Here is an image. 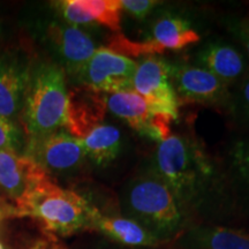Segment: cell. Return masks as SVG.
<instances>
[{
    "mask_svg": "<svg viewBox=\"0 0 249 249\" xmlns=\"http://www.w3.org/2000/svg\"><path fill=\"white\" fill-rule=\"evenodd\" d=\"M180 249H249V231L218 225H196L176 241Z\"/></svg>",
    "mask_w": 249,
    "mask_h": 249,
    "instance_id": "cell-17",
    "label": "cell"
},
{
    "mask_svg": "<svg viewBox=\"0 0 249 249\" xmlns=\"http://www.w3.org/2000/svg\"><path fill=\"white\" fill-rule=\"evenodd\" d=\"M138 62L107 48L96 50L75 77L79 86L92 91L116 93L132 91Z\"/></svg>",
    "mask_w": 249,
    "mask_h": 249,
    "instance_id": "cell-6",
    "label": "cell"
},
{
    "mask_svg": "<svg viewBox=\"0 0 249 249\" xmlns=\"http://www.w3.org/2000/svg\"><path fill=\"white\" fill-rule=\"evenodd\" d=\"M196 64L232 88L249 71V61L239 45L213 40L196 52Z\"/></svg>",
    "mask_w": 249,
    "mask_h": 249,
    "instance_id": "cell-14",
    "label": "cell"
},
{
    "mask_svg": "<svg viewBox=\"0 0 249 249\" xmlns=\"http://www.w3.org/2000/svg\"><path fill=\"white\" fill-rule=\"evenodd\" d=\"M107 111L126 123L140 135L161 142L171 134L172 119L152 111L138 92L124 91L104 95Z\"/></svg>",
    "mask_w": 249,
    "mask_h": 249,
    "instance_id": "cell-10",
    "label": "cell"
},
{
    "mask_svg": "<svg viewBox=\"0 0 249 249\" xmlns=\"http://www.w3.org/2000/svg\"><path fill=\"white\" fill-rule=\"evenodd\" d=\"M97 211L83 196L61 188L51 180L40 187L15 216L33 217L50 234L68 236L93 230Z\"/></svg>",
    "mask_w": 249,
    "mask_h": 249,
    "instance_id": "cell-4",
    "label": "cell"
},
{
    "mask_svg": "<svg viewBox=\"0 0 249 249\" xmlns=\"http://www.w3.org/2000/svg\"><path fill=\"white\" fill-rule=\"evenodd\" d=\"M93 230L127 247H152L161 244L135 220L124 216H107L99 210L93 220Z\"/></svg>",
    "mask_w": 249,
    "mask_h": 249,
    "instance_id": "cell-19",
    "label": "cell"
},
{
    "mask_svg": "<svg viewBox=\"0 0 249 249\" xmlns=\"http://www.w3.org/2000/svg\"><path fill=\"white\" fill-rule=\"evenodd\" d=\"M2 217V213H1V211H0V218H1Z\"/></svg>",
    "mask_w": 249,
    "mask_h": 249,
    "instance_id": "cell-28",
    "label": "cell"
},
{
    "mask_svg": "<svg viewBox=\"0 0 249 249\" xmlns=\"http://www.w3.org/2000/svg\"><path fill=\"white\" fill-rule=\"evenodd\" d=\"M105 113L104 93L82 86L68 90L66 130L71 135L82 139L93 127L103 123Z\"/></svg>",
    "mask_w": 249,
    "mask_h": 249,
    "instance_id": "cell-16",
    "label": "cell"
},
{
    "mask_svg": "<svg viewBox=\"0 0 249 249\" xmlns=\"http://www.w3.org/2000/svg\"><path fill=\"white\" fill-rule=\"evenodd\" d=\"M67 107L68 89L64 70L53 61L34 62L21 110L27 138L66 129Z\"/></svg>",
    "mask_w": 249,
    "mask_h": 249,
    "instance_id": "cell-3",
    "label": "cell"
},
{
    "mask_svg": "<svg viewBox=\"0 0 249 249\" xmlns=\"http://www.w3.org/2000/svg\"><path fill=\"white\" fill-rule=\"evenodd\" d=\"M160 5L157 0H120L121 11L135 20H144Z\"/></svg>",
    "mask_w": 249,
    "mask_h": 249,
    "instance_id": "cell-24",
    "label": "cell"
},
{
    "mask_svg": "<svg viewBox=\"0 0 249 249\" xmlns=\"http://www.w3.org/2000/svg\"><path fill=\"white\" fill-rule=\"evenodd\" d=\"M55 7L71 26L99 24L113 33H120V0H62L55 2Z\"/></svg>",
    "mask_w": 249,
    "mask_h": 249,
    "instance_id": "cell-15",
    "label": "cell"
},
{
    "mask_svg": "<svg viewBox=\"0 0 249 249\" xmlns=\"http://www.w3.org/2000/svg\"><path fill=\"white\" fill-rule=\"evenodd\" d=\"M171 62L157 55L143 57L138 62L133 90L148 103L152 111L173 121L178 119L180 103L170 80Z\"/></svg>",
    "mask_w": 249,
    "mask_h": 249,
    "instance_id": "cell-8",
    "label": "cell"
},
{
    "mask_svg": "<svg viewBox=\"0 0 249 249\" xmlns=\"http://www.w3.org/2000/svg\"><path fill=\"white\" fill-rule=\"evenodd\" d=\"M227 112L242 135L249 136V71L231 88V98Z\"/></svg>",
    "mask_w": 249,
    "mask_h": 249,
    "instance_id": "cell-21",
    "label": "cell"
},
{
    "mask_svg": "<svg viewBox=\"0 0 249 249\" xmlns=\"http://www.w3.org/2000/svg\"><path fill=\"white\" fill-rule=\"evenodd\" d=\"M26 147L24 135L15 124L14 120L0 116V150H8L18 154Z\"/></svg>",
    "mask_w": 249,
    "mask_h": 249,
    "instance_id": "cell-22",
    "label": "cell"
},
{
    "mask_svg": "<svg viewBox=\"0 0 249 249\" xmlns=\"http://www.w3.org/2000/svg\"><path fill=\"white\" fill-rule=\"evenodd\" d=\"M0 35H1V21H0Z\"/></svg>",
    "mask_w": 249,
    "mask_h": 249,
    "instance_id": "cell-27",
    "label": "cell"
},
{
    "mask_svg": "<svg viewBox=\"0 0 249 249\" xmlns=\"http://www.w3.org/2000/svg\"><path fill=\"white\" fill-rule=\"evenodd\" d=\"M81 141L87 160L102 167L113 163L123 150V133L111 124H97Z\"/></svg>",
    "mask_w": 249,
    "mask_h": 249,
    "instance_id": "cell-20",
    "label": "cell"
},
{
    "mask_svg": "<svg viewBox=\"0 0 249 249\" xmlns=\"http://www.w3.org/2000/svg\"><path fill=\"white\" fill-rule=\"evenodd\" d=\"M120 205L124 217L135 220L160 242L185 231L187 213L149 166L127 180L120 192Z\"/></svg>",
    "mask_w": 249,
    "mask_h": 249,
    "instance_id": "cell-2",
    "label": "cell"
},
{
    "mask_svg": "<svg viewBox=\"0 0 249 249\" xmlns=\"http://www.w3.org/2000/svg\"><path fill=\"white\" fill-rule=\"evenodd\" d=\"M40 35L53 55V62L74 79L97 50L88 34L67 22L43 23Z\"/></svg>",
    "mask_w": 249,
    "mask_h": 249,
    "instance_id": "cell-7",
    "label": "cell"
},
{
    "mask_svg": "<svg viewBox=\"0 0 249 249\" xmlns=\"http://www.w3.org/2000/svg\"><path fill=\"white\" fill-rule=\"evenodd\" d=\"M51 180L53 179L27 156L0 150V187L15 202L13 214Z\"/></svg>",
    "mask_w": 249,
    "mask_h": 249,
    "instance_id": "cell-11",
    "label": "cell"
},
{
    "mask_svg": "<svg viewBox=\"0 0 249 249\" xmlns=\"http://www.w3.org/2000/svg\"><path fill=\"white\" fill-rule=\"evenodd\" d=\"M23 155L35 161L50 177L51 174L75 173L87 160L81 139L65 130L39 138H27Z\"/></svg>",
    "mask_w": 249,
    "mask_h": 249,
    "instance_id": "cell-5",
    "label": "cell"
},
{
    "mask_svg": "<svg viewBox=\"0 0 249 249\" xmlns=\"http://www.w3.org/2000/svg\"><path fill=\"white\" fill-rule=\"evenodd\" d=\"M149 167L169 187L186 213L211 198L229 196L220 161H214L197 140L170 134L156 147Z\"/></svg>",
    "mask_w": 249,
    "mask_h": 249,
    "instance_id": "cell-1",
    "label": "cell"
},
{
    "mask_svg": "<svg viewBox=\"0 0 249 249\" xmlns=\"http://www.w3.org/2000/svg\"><path fill=\"white\" fill-rule=\"evenodd\" d=\"M201 40L191 20L176 12H158L148 24L145 38L141 40L149 55L165 51H180Z\"/></svg>",
    "mask_w": 249,
    "mask_h": 249,
    "instance_id": "cell-12",
    "label": "cell"
},
{
    "mask_svg": "<svg viewBox=\"0 0 249 249\" xmlns=\"http://www.w3.org/2000/svg\"><path fill=\"white\" fill-rule=\"evenodd\" d=\"M29 249H66V248H64L60 244H58V242L54 240H40V241H37V244L34 245L33 247H30Z\"/></svg>",
    "mask_w": 249,
    "mask_h": 249,
    "instance_id": "cell-25",
    "label": "cell"
},
{
    "mask_svg": "<svg viewBox=\"0 0 249 249\" xmlns=\"http://www.w3.org/2000/svg\"><path fill=\"white\" fill-rule=\"evenodd\" d=\"M225 24L249 61V17H229Z\"/></svg>",
    "mask_w": 249,
    "mask_h": 249,
    "instance_id": "cell-23",
    "label": "cell"
},
{
    "mask_svg": "<svg viewBox=\"0 0 249 249\" xmlns=\"http://www.w3.org/2000/svg\"><path fill=\"white\" fill-rule=\"evenodd\" d=\"M220 165L230 195L249 208V136L234 138L226 145Z\"/></svg>",
    "mask_w": 249,
    "mask_h": 249,
    "instance_id": "cell-18",
    "label": "cell"
},
{
    "mask_svg": "<svg viewBox=\"0 0 249 249\" xmlns=\"http://www.w3.org/2000/svg\"><path fill=\"white\" fill-rule=\"evenodd\" d=\"M0 249H5V248H4V246H2L1 242H0Z\"/></svg>",
    "mask_w": 249,
    "mask_h": 249,
    "instance_id": "cell-26",
    "label": "cell"
},
{
    "mask_svg": "<svg viewBox=\"0 0 249 249\" xmlns=\"http://www.w3.org/2000/svg\"><path fill=\"white\" fill-rule=\"evenodd\" d=\"M34 62L18 51L0 54V116L14 120L21 113Z\"/></svg>",
    "mask_w": 249,
    "mask_h": 249,
    "instance_id": "cell-13",
    "label": "cell"
},
{
    "mask_svg": "<svg viewBox=\"0 0 249 249\" xmlns=\"http://www.w3.org/2000/svg\"><path fill=\"white\" fill-rule=\"evenodd\" d=\"M170 80L180 105H211L226 111L229 108L231 88L197 65L171 64Z\"/></svg>",
    "mask_w": 249,
    "mask_h": 249,
    "instance_id": "cell-9",
    "label": "cell"
}]
</instances>
